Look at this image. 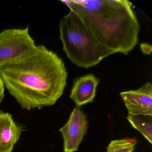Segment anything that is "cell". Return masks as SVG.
I'll use <instances>...</instances> for the list:
<instances>
[{
	"label": "cell",
	"mask_w": 152,
	"mask_h": 152,
	"mask_svg": "<svg viewBox=\"0 0 152 152\" xmlns=\"http://www.w3.org/2000/svg\"><path fill=\"white\" fill-rule=\"evenodd\" d=\"M0 76L10 94L29 111L54 105L64 93L67 72L62 58L41 45L0 67Z\"/></svg>",
	"instance_id": "6da1fadb"
},
{
	"label": "cell",
	"mask_w": 152,
	"mask_h": 152,
	"mask_svg": "<svg viewBox=\"0 0 152 152\" xmlns=\"http://www.w3.org/2000/svg\"><path fill=\"white\" fill-rule=\"evenodd\" d=\"M79 17L90 33L105 48L127 55L138 42L140 25L126 0L60 1Z\"/></svg>",
	"instance_id": "7a4b0ae2"
},
{
	"label": "cell",
	"mask_w": 152,
	"mask_h": 152,
	"mask_svg": "<svg viewBox=\"0 0 152 152\" xmlns=\"http://www.w3.org/2000/svg\"><path fill=\"white\" fill-rule=\"evenodd\" d=\"M59 29L63 50L67 58L78 67H93L114 54L96 40L81 19L72 10L60 19Z\"/></svg>",
	"instance_id": "3957f363"
},
{
	"label": "cell",
	"mask_w": 152,
	"mask_h": 152,
	"mask_svg": "<svg viewBox=\"0 0 152 152\" xmlns=\"http://www.w3.org/2000/svg\"><path fill=\"white\" fill-rule=\"evenodd\" d=\"M36 45L29 26L6 29L0 32V67L12 63L31 52Z\"/></svg>",
	"instance_id": "277c9868"
},
{
	"label": "cell",
	"mask_w": 152,
	"mask_h": 152,
	"mask_svg": "<svg viewBox=\"0 0 152 152\" xmlns=\"http://www.w3.org/2000/svg\"><path fill=\"white\" fill-rule=\"evenodd\" d=\"M87 116L79 107L73 110L68 121L59 131L64 140V152L77 151L88 132Z\"/></svg>",
	"instance_id": "5b68a950"
},
{
	"label": "cell",
	"mask_w": 152,
	"mask_h": 152,
	"mask_svg": "<svg viewBox=\"0 0 152 152\" xmlns=\"http://www.w3.org/2000/svg\"><path fill=\"white\" fill-rule=\"evenodd\" d=\"M129 114L152 116V84L145 83L136 90L120 93Z\"/></svg>",
	"instance_id": "8992f818"
},
{
	"label": "cell",
	"mask_w": 152,
	"mask_h": 152,
	"mask_svg": "<svg viewBox=\"0 0 152 152\" xmlns=\"http://www.w3.org/2000/svg\"><path fill=\"white\" fill-rule=\"evenodd\" d=\"M99 79L93 74L75 78L71 91L70 98L77 106L92 103L96 96Z\"/></svg>",
	"instance_id": "52a82bcc"
},
{
	"label": "cell",
	"mask_w": 152,
	"mask_h": 152,
	"mask_svg": "<svg viewBox=\"0 0 152 152\" xmlns=\"http://www.w3.org/2000/svg\"><path fill=\"white\" fill-rule=\"evenodd\" d=\"M23 131L10 114L0 111V152H12Z\"/></svg>",
	"instance_id": "ba28073f"
},
{
	"label": "cell",
	"mask_w": 152,
	"mask_h": 152,
	"mask_svg": "<svg viewBox=\"0 0 152 152\" xmlns=\"http://www.w3.org/2000/svg\"><path fill=\"white\" fill-rule=\"evenodd\" d=\"M127 119L133 128L138 131L152 144V123L143 120L139 115L129 114Z\"/></svg>",
	"instance_id": "9c48e42d"
},
{
	"label": "cell",
	"mask_w": 152,
	"mask_h": 152,
	"mask_svg": "<svg viewBox=\"0 0 152 152\" xmlns=\"http://www.w3.org/2000/svg\"><path fill=\"white\" fill-rule=\"evenodd\" d=\"M137 143L135 138L112 140L107 146V152H132Z\"/></svg>",
	"instance_id": "30bf717a"
},
{
	"label": "cell",
	"mask_w": 152,
	"mask_h": 152,
	"mask_svg": "<svg viewBox=\"0 0 152 152\" xmlns=\"http://www.w3.org/2000/svg\"><path fill=\"white\" fill-rule=\"evenodd\" d=\"M140 50L144 55H151L152 52V46L149 43H141L140 45Z\"/></svg>",
	"instance_id": "8fae6325"
},
{
	"label": "cell",
	"mask_w": 152,
	"mask_h": 152,
	"mask_svg": "<svg viewBox=\"0 0 152 152\" xmlns=\"http://www.w3.org/2000/svg\"><path fill=\"white\" fill-rule=\"evenodd\" d=\"M5 86L0 76V104L5 97Z\"/></svg>",
	"instance_id": "7c38bea8"
}]
</instances>
